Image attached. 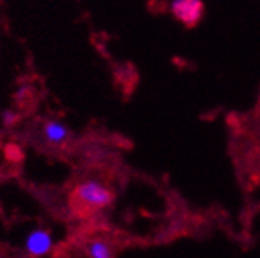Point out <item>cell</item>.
I'll list each match as a JSON object with an SVG mask.
<instances>
[{
  "mask_svg": "<svg viewBox=\"0 0 260 258\" xmlns=\"http://www.w3.org/2000/svg\"><path fill=\"white\" fill-rule=\"evenodd\" d=\"M0 258H2V255H0Z\"/></svg>",
  "mask_w": 260,
  "mask_h": 258,
  "instance_id": "7",
  "label": "cell"
},
{
  "mask_svg": "<svg viewBox=\"0 0 260 258\" xmlns=\"http://www.w3.org/2000/svg\"><path fill=\"white\" fill-rule=\"evenodd\" d=\"M0 119H2V124H4L7 128H10V127H15V125L18 124L19 116H18V113H16L15 109L7 108V109L2 111V114H0Z\"/></svg>",
  "mask_w": 260,
  "mask_h": 258,
  "instance_id": "6",
  "label": "cell"
},
{
  "mask_svg": "<svg viewBox=\"0 0 260 258\" xmlns=\"http://www.w3.org/2000/svg\"><path fill=\"white\" fill-rule=\"evenodd\" d=\"M170 10L172 15L186 27H193L203 18L205 5L202 0H173Z\"/></svg>",
  "mask_w": 260,
  "mask_h": 258,
  "instance_id": "3",
  "label": "cell"
},
{
  "mask_svg": "<svg viewBox=\"0 0 260 258\" xmlns=\"http://www.w3.org/2000/svg\"><path fill=\"white\" fill-rule=\"evenodd\" d=\"M84 252L87 258H114L113 246L103 238H92L86 242Z\"/></svg>",
  "mask_w": 260,
  "mask_h": 258,
  "instance_id": "5",
  "label": "cell"
},
{
  "mask_svg": "<svg viewBox=\"0 0 260 258\" xmlns=\"http://www.w3.org/2000/svg\"><path fill=\"white\" fill-rule=\"evenodd\" d=\"M72 198L78 208L89 212H99L113 204L114 193L107 184L100 182V180L86 179L75 186Z\"/></svg>",
  "mask_w": 260,
  "mask_h": 258,
  "instance_id": "1",
  "label": "cell"
},
{
  "mask_svg": "<svg viewBox=\"0 0 260 258\" xmlns=\"http://www.w3.org/2000/svg\"><path fill=\"white\" fill-rule=\"evenodd\" d=\"M43 136L49 144L53 146H60L67 143L70 138V128L65 125L62 121L57 119H49L43 124Z\"/></svg>",
  "mask_w": 260,
  "mask_h": 258,
  "instance_id": "4",
  "label": "cell"
},
{
  "mask_svg": "<svg viewBox=\"0 0 260 258\" xmlns=\"http://www.w3.org/2000/svg\"><path fill=\"white\" fill-rule=\"evenodd\" d=\"M54 249V236L46 228H34L30 230L24 239V250L32 258H43L49 255Z\"/></svg>",
  "mask_w": 260,
  "mask_h": 258,
  "instance_id": "2",
  "label": "cell"
}]
</instances>
